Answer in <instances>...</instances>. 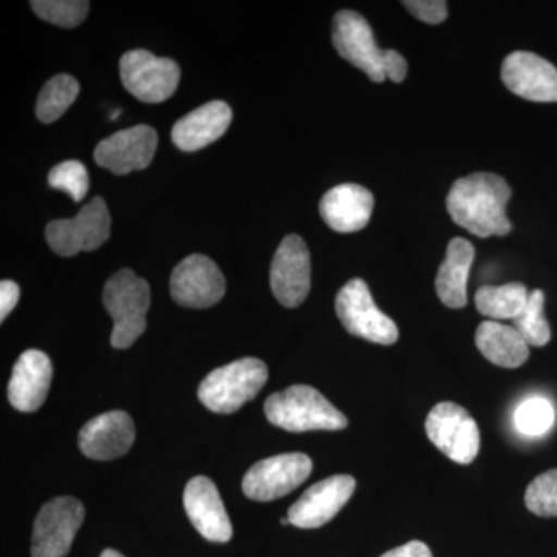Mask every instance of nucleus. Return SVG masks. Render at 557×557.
<instances>
[{
	"label": "nucleus",
	"instance_id": "1",
	"mask_svg": "<svg viewBox=\"0 0 557 557\" xmlns=\"http://www.w3.org/2000/svg\"><path fill=\"white\" fill-rule=\"evenodd\" d=\"M511 188L505 178L490 172H475L457 180L446 199L450 219L474 236H507L511 222L507 205Z\"/></svg>",
	"mask_w": 557,
	"mask_h": 557
},
{
	"label": "nucleus",
	"instance_id": "2",
	"mask_svg": "<svg viewBox=\"0 0 557 557\" xmlns=\"http://www.w3.org/2000/svg\"><path fill=\"white\" fill-rule=\"evenodd\" d=\"M333 46L339 57L362 70L373 83H401L408 62L395 50L380 49L368 20L357 11L343 10L333 20Z\"/></svg>",
	"mask_w": 557,
	"mask_h": 557
},
{
	"label": "nucleus",
	"instance_id": "3",
	"mask_svg": "<svg viewBox=\"0 0 557 557\" xmlns=\"http://www.w3.org/2000/svg\"><path fill=\"white\" fill-rule=\"evenodd\" d=\"M267 420L288 432L341 431L348 421L321 392L296 384L271 395L263 406Z\"/></svg>",
	"mask_w": 557,
	"mask_h": 557
},
{
	"label": "nucleus",
	"instance_id": "4",
	"mask_svg": "<svg viewBox=\"0 0 557 557\" xmlns=\"http://www.w3.org/2000/svg\"><path fill=\"white\" fill-rule=\"evenodd\" d=\"M102 302L113 319L112 347L129 348L145 333L150 306L148 282L129 269L113 274L102 292Z\"/></svg>",
	"mask_w": 557,
	"mask_h": 557
},
{
	"label": "nucleus",
	"instance_id": "5",
	"mask_svg": "<svg viewBox=\"0 0 557 557\" xmlns=\"http://www.w3.org/2000/svg\"><path fill=\"white\" fill-rule=\"evenodd\" d=\"M269 381V368L258 358H242L212 370L201 381L199 398L205 408L215 413L237 412L242 406L258 397Z\"/></svg>",
	"mask_w": 557,
	"mask_h": 557
},
{
	"label": "nucleus",
	"instance_id": "6",
	"mask_svg": "<svg viewBox=\"0 0 557 557\" xmlns=\"http://www.w3.org/2000/svg\"><path fill=\"white\" fill-rule=\"evenodd\" d=\"M335 307L341 324L350 335L381 346L397 343V324L376 307L372 293L362 278H351L339 289Z\"/></svg>",
	"mask_w": 557,
	"mask_h": 557
},
{
	"label": "nucleus",
	"instance_id": "7",
	"mask_svg": "<svg viewBox=\"0 0 557 557\" xmlns=\"http://www.w3.org/2000/svg\"><path fill=\"white\" fill-rule=\"evenodd\" d=\"M123 86L137 100L159 104L170 100L177 90L180 67L170 58H159L148 50H132L120 61Z\"/></svg>",
	"mask_w": 557,
	"mask_h": 557
},
{
	"label": "nucleus",
	"instance_id": "8",
	"mask_svg": "<svg viewBox=\"0 0 557 557\" xmlns=\"http://www.w3.org/2000/svg\"><path fill=\"white\" fill-rule=\"evenodd\" d=\"M110 223L108 205L101 197H95L76 218L49 223L47 242L58 256L73 258L81 251H94L108 242Z\"/></svg>",
	"mask_w": 557,
	"mask_h": 557
},
{
	"label": "nucleus",
	"instance_id": "9",
	"mask_svg": "<svg viewBox=\"0 0 557 557\" xmlns=\"http://www.w3.org/2000/svg\"><path fill=\"white\" fill-rule=\"evenodd\" d=\"M429 440L450 460L469 465L480 450L479 424L456 403H438L426 418Z\"/></svg>",
	"mask_w": 557,
	"mask_h": 557
},
{
	"label": "nucleus",
	"instance_id": "10",
	"mask_svg": "<svg viewBox=\"0 0 557 557\" xmlns=\"http://www.w3.org/2000/svg\"><path fill=\"white\" fill-rule=\"evenodd\" d=\"M311 471L313 461L306 454H281L252 465L245 474L242 490L251 500H276L302 485Z\"/></svg>",
	"mask_w": 557,
	"mask_h": 557
},
{
	"label": "nucleus",
	"instance_id": "11",
	"mask_svg": "<svg viewBox=\"0 0 557 557\" xmlns=\"http://www.w3.org/2000/svg\"><path fill=\"white\" fill-rule=\"evenodd\" d=\"M84 522V507L73 497H58L44 505L32 537L33 557H65Z\"/></svg>",
	"mask_w": 557,
	"mask_h": 557
},
{
	"label": "nucleus",
	"instance_id": "12",
	"mask_svg": "<svg viewBox=\"0 0 557 557\" xmlns=\"http://www.w3.org/2000/svg\"><path fill=\"white\" fill-rule=\"evenodd\" d=\"M274 298L287 309H296L311 288L310 251L302 237L292 234L278 245L270 270Z\"/></svg>",
	"mask_w": 557,
	"mask_h": 557
},
{
	"label": "nucleus",
	"instance_id": "13",
	"mask_svg": "<svg viewBox=\"0 0 557 557\" xmlns=\"http://www.w3.org/2000/svg\"><path fill=\"white\" fill-rule=\"evenodd\" d=\"M225 292V276L207 256L190 255L172 271L171 295L180 306L208 309L219 304Z\"/></svg>",
	"mask_w": 557,
	"mask_h": 557
},
{
	"label": "nucleus",
	"instance_id": "14",
	"mask_svg": "<svg viewBox=\"0 0 557 557\" xmlns=\"http://www.w3.org/2000/svg\"><path fill=\"white\" fill-rule=\"evenodd\" d=\"M355 487L357 482L351 475L341 474L321 480L289 507V523L304 530L325 525L346 507Z\"/></svg>",
	"mask_w": 557,
	"mask_h": 557
},
{
	"label": "nucleus",
	"instance_id": "15",
	"mask_svg": "<svg viewBox=\"0 0 557 557\" xmlns=\"http://www.w3.org/2000/svg\"><path fill=\"white\" fill-rule=\"evenodd\" d=\"M157 146L159 137L156 129L141 124L102 139L95 149V161L113 174H129L149 166L156 156Z\"/></svg>",
	"mask_w": 557,
	"mask_h": 557
},
{
	"label": "nucleus",
	"instance_id": "16",
	"mask_svg": "<svg viewBox=\"0 0 557 557\" xmlns=\"http://www.w3.org/2000/svg\"><path fill=\"white\" fill-rule=\"evenodd\" d=\"M502 79L528 101L557 102V69L530 51H515L502 64Z\"/></svg>",
	"mask_w": 557,
	"mask_h": 557
},
{
	"label": "nucleus",
	"instance_id": "17",
	"mask_svg": "<svg viewBox=\"0 0 557 557\" xmlns=\"http://www.w3.org/2000/svg\"><path fill=\"white\" fill-rule=\"evenodd\" d=\"M183 505L194 528L209 542L225 544L233 537V525L218 486L211 479L199 475L189 480L183 494Z\"/></svg>",
	"mask_w": 557,
	"mask_h": 557
},
{
	"label": "nucleus",
	"instance_id": "18",
	"mask_svg": "<svg viewBox=\"0 0 557 557\" xmlns=\"http://www.w3.org/2000/svg\"><path fill=\"white\" fill-rule=\"evenodd\" d=\"M135 440L134 421L123 410L101 413L79 432V449L94 460H113L129 453Z\"/></svg>",
	"mask_w": 557,
	"mask_h": 557
},
{
	"label": "nucleus",
	"instance_id": "19",
	"mask_svg": "<svg viewBox=\"0 0 557 557\" xmlns=\"http://www.w3.org/2000/svg\"><path fill=\"white\" fill-rule=\"evenodd\" d=\"M53 379V364L44 351H24L14 364L9 384V399L21 412H35L46 401Z\"/></svg>",
	"mask_w": 557,
	"mask_h": 557
},
{
	"label": "nucleus",
	"instance_id": "20",
	"mask_svg": "<svg viewBox=\"0 0 557 557\" xmlns=\"http://www.w3.org/2000/svg\"><path fill=\"white\" fill-rule=\"evenodd\" d=\"M375 199L369 189L355 183H344L322 197L319 212L336 233H357L369 225Z\"/></svg>",
	"mask_w": 557,
	"mask_h": 557
},
{
	"label": "nucleus",
	"instance_id": "21",
	"mask_svg": "<svg viewBox=\"0 0 557 557\" xmlns=\"http://www.w3.org/2000/svg\"><path fill=\"white\" fill-rule=\"evenodd\" d=\"M233 112L226 102L211 101L175 123L172 141L185 152H196L218 141L228 131Z\"/></svg>",
	"mask_w": 557,
	"mask_h": 557
},
{
	"label": "nucleus",
	"instance_id": "22",
	"mask_svg": "<svg viewBox=\"0 0 557 557\" xmlns=\"http://www.w3.org/2000/svg\"><path fill=\"white\" fill-rule=\"evenodd\" d=\"M475 249L467 239H453L446 258L440 265L435 289L440 300L449 309H463L468 304V277L474 262Z\"/></svg>",
	"mask_w": 557,
	"mask_h": 557
},
{
	"label": "nucleus",
	"instance_id": "23",
	"mask_svg": "<svg viewBox=\"0 0 557 557\" xmlns=\"http://www.w3.org/2000/svg\"><path fill=\"white\" fill-rule=\"evenodd\" d=\"M475 346L483 357L498 368L518 369L530 358V346L511 325L485 321L475 332Z\"/></svg>",
	"mask_w": 557,
	"mask_h": 557
},
{
	"label": "nucleus",
	"instance_id": "24",
	"mask_svg": "<svg viewBox=\"0 0 557 557\" xmlns=\"http://www.w3.org/2000/svg\"><path fill=\"white\" fill-rule=\"evenodd\" d=\"M528 299H530V293L525 285L519 282H511L500 287L483 285L475 293V307L480 313L494 321H502V319L515 321L525 309Z\"/></svg>",
	"mask_w": 557,
	"mask_h": 557
},
{
	"label": "nucleus",
	"instance_id": "25",
	"mask_svg": "<svg viewBox=\"0 0 557 557\" xmlns=\"http://www.w3.org/2000/svg\"><path fill=\"white\" fill-rule=\"evenodd\" d=\"M79 94V83L73 76L58 75L40 90L36 116L42 123L49 124L60 120Z\"/></svg>",
	"mask_w": 557,
	"mask_h": 557
},
{
	"label": "nucleus",
	"instance_id": "26",
	"mask_svg": "<svg viewBox=\"0 0 557 557\" xmlns=\"http://www.w3.org/2000/svg\"><path fill=\"white\" fill-rule=\"evenodd\" d=\"M545 295L542 289L530 293L525 309L515 319V329L518 330L528 346L544 347L552 339V329L544 313Z\"/></svg>",
	"mask_w": 557,
	"mask_h": 557
},
{
	"label": "nucleus",
	"instance_id": "27",
	"mask_svg": "<svg viewBox=\"0 0 557 557\" xmlns=\"http://www.w3.org/2000/svg\"><path fill=\"white\" fill-rule=\"evenodd\" d=\"M556 410L547 398L533 397L520 403L515 412V424L520 434L541 437L555 426Z\"/></svg>",
	"mask_w": 557,
	"mask_h": 557
},
{
	"label": "nucleus",
	"instance_id": "28",
	"mask_svg": "<svg viewBox=\"0 0 557 557\" xmlns=\"http://www.w3.org/2000/svg\"><path fill=\"white\" fill-rule=\"evenodd\" d=\"M30 5L40 20L64 28L78 27L90 9L86 0H33Z\"/></svg>",
	"mask_w": 557,
	"mask_h": 557
},
{
	"label": "nucleus",
	"instance_id": "29",
	"mask_svg": "<svg viewBox=\"0 0 557 557\" xmlns=\"http://www.w3.org/2000/svg\"><path fill=\"white\" fill-rule=\"evenodd\" d=\"M525 505L541 518H557V469L544 472L528 485Z\"/></svg>",
	"mask_w": 557,
	"mask_h": 557
},
{
	"label": "nucleus",
	"instance_id": "30",
	"mask_svg": "<svg viewBox=\"0 0 557 557\" xmlns=\"http://www.w3.org/2000/svg\"><path fill=\"white\" fill-rule=\"evenodd\" d=\"M49 185L53 189L69 194L73 201H81L89 193V172L79 161H64L50 171Z\"/></svg>",
	"mask_w": 557,
	"mask_h": 557
},
{
	"label": "nucleus",
	"instance_id": "31",
	"mask_svg": "<svg viewBox=\"0 0 557 557\" xmlns=\"http://www.w3.org/2000/svg\"><path fill=\"white\" fill-rule=\"evenodd\" d=\"M417 20L437 25L448 17V3L445 0H408L403 2Z\"/></svg>",
	"mask_w": 557,
	"mask_h": 557
},
{
	"label": "nucleus",
	"instance_id": "32",
	"mask_svg": "<svg viewBox=\"0 0 557 557\" xmlns=\"http://www.w3.org/2000/svg\"><path fill=\"white\" fill-rule=\"evenodd\" d=\"M21 298V288L16 282H0V321H5L7 317L16 307L17 300Z\"/></svg>",
	"mask_w": 557,
	"mask_h": 557
},
{
	"label": "nucleus",
	"instance_id": "33",
	"mask_svg": "<svg viewBox=\"0 0 557 557\" xmlns=\"http://www.w3.org/2000/svg\"><path fill=\"white\" fill-rule=\"evenodd\" d=\"M381 557H432V553L423 542L410 541L401 547L384 553Z\"/></svg>",
	"mask_w": 557,
	"mask_h": 557
},
{
	"label": "nucleus",
	"instance_id": "34",
	"mask_svg": "<svg viewBox=\"0 0 557 557\" xmlns=\"http://www.w3.org/2000/svg\"><path fill=\"white\" fill-rule=\"evenodd\" d=\"M100 557H124L121 555V553L115 552V549H104V552L101 553Z\"/></svg>",
	"mask_w": 557,
	"mask_h": 557
},
{
	"label": "nucleus",
	"instance_id": "35",
	"mask_svg": "<svg viewBox=\"0 0 557 557\" xmlns=\"http://www.w3.org/2000/svg\"><path fill=\"white\" fill-rule=\"evenodd\" d=\"M281 523H282V525H288L289 519L288 518L282 519Z\"/></svg>",
	"mask_w": 557,
	"mask_h": 557
}]
</instances>
